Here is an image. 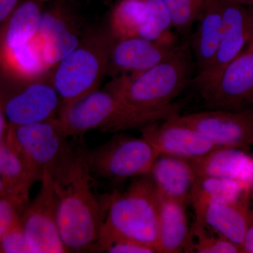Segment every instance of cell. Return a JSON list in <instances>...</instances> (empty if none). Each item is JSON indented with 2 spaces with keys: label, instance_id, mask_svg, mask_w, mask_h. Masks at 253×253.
Here are the masks:
<instances>
[{
  "label": "cell",
  "instance_id": "obj_10",
  "mask_svg": "<svg viewBox=\"0 0 253 253\" xmlns=\"http://www.w3.org/2000/svg\"><path fill=\"white\" fill-rule=\"evenodd\" d=\"M199 131L220 147L248 151L253 146V121L250 111L208 109L169 118Z\"/></svg>",
  "mask_w": 253,
  "mask_h": 253
},
{
  "label": "cell",
  "instance_id": "obj_34",
  "mask_svg": "<svg viewBox=\"0 0 253 253\" xmlns=\"http://www.w3.org/2000/svg\"><path fill=\"white\" fill-rule=\"evenodd\" d=\"M235 4L253 6V0H227Z\"/></svg>",
  "mask_w": 253,
  "mask_h": 253
},
{
  "label": "cell",
  "instance_id": "obj_8",
  "mask_svg": "<svg viewBox=\"0 0 253 253\" xmlns=\"http://www.w3.org/2000/svg\"><path fill=\"white\" fill-rule=\"evenodd\" d=\"M222 34L214 59L209 68L192 83L201 96L215 84L226 66L234 61L253 38V6L221 0Z\"/></svg>",
  "mask_w": 253,
  "mask_h": 253
},
{
  "label": "cell",
  "instance_id": "obj_30",
  "mask_svg": "<svg viewBox=\"0 0 253 253\" xmlns=\"http://www.w3.org/2000/svg\"><path fill=\"white\" fill-rule=\"evenodd\" d=\"M104 253H154L156 251L146 245L131 241V240H118L110 244Z\"/></svg>",
  "mask_w": 253,
  "mask_h": 253
},
{
  "label": "cell",
  "instance_id": "obj_22",
  "mask_svg": "<svg viewBox=\"0 0 253 253\" xmlns=\"http://www.w3.org/2000/svg\"><path fill=\"white\" fill-rule=\"evenodd\" d=\"M157 194V193H156ZM158 196V253L184 251L189 238L186 204Z\"/></svg>",
  "mask_w": 253,
  "mask_h": 253
},
{
  "label": "cell",
  "instance_id": "obj_14",
  "mask_svg": "<svg viewBox=\"0 0 253 253\" xmlns=\"http://www.w3.org/2000/svg\"><path fill=\"white\" fill-rule=\"evenodd\" d=\"M201 97L208 109L253 110V52L241 53Z\"/></svg>",
  "mask_w": 253,
  "mask_h": 253
},
{
  "label": "cell",
  "instance_id": "obj_31",
  "mask_svg": "<svg viewBox=\"0 0 253 253\" xmlns=\"http://www.w3.org/2000/svg\"><path fill=\"white\" fill-rule=\"evenodd\" d=\"M23 0H0V28Z\"/></svg>",
  "mask_w": 253,
  "mask_h": 253
},
{
  "label": "cell",
  "instance_id": "obj_7",
  "mask_svg": "<svg viewBox=\"0 0 253 253\" xmlns=\"http://www.w3.org/2000/svg\"><path fill=\"white\" fill-rule=\"evenodd\" d=\"M86 158L92 175L122 182L147 175L160 154L154 146L141 136L118 135L91 151Z\"/></svg>",
  "mask_w": 253,
  "mask_h": 253
},
{
  "label": "cell",
  "instance_id": "obj_35",
  "mask_svg": "<svg viewBox=\"0 0 253 253\" xmlns=\"http://www.w3.org/2000/svg\"><path fill=\"white\" fill-rule=\"evenodd\" d=\"M245 52H253V38L249 44H248L246 47L244 48L241 53Z\"/></svg>",
  "mask_w": 253,
  "mask_h": 253
},
{
  "label": "cell",
  "instance_id": "obj_24",
  "mask_svg": "<svg viewBox=\"0 0 253 253\" xmlns=\"http://www.w3.org/2000/svg\"><path fill=\"white\" fill-rule=\"evenodd\" d=\"M146 16L145 0H118L106 29L113 41L139 36Z\"/></svg>",
  "mask_w": 253,
  "mask_h": 253
},
{
  "label": "cell",
  "instance_id": "obj_26",
  "mask_svg": "<svg viewBox=\"0 0 253 253\" xmlns=\"http://www.w3.org/2000/svg\"><path fill=\"white\" fill-rule=\"evenodd\" d=\"M145 1L146 16L139 37L156 41L172 34V19L163 0Z\"/></svg>",
  "mask_w": 253,
  "mask_h": 253
},
{
  "label": "cell",
  "instance_id": "obj_3",
  "mask_svg": "<svg viewBox=\"0 0 253 253\" xmlns=\"http://www.w3.org/2000/svg\"><path fill=\"white\" fill-rule=\"evenodd\" d=\"M194 69V56L186 41L147 71L134 77L113 78L106 89L134 109H164L192 83Z\"/></svg>",
  "mask_w": 253,
  "mask_h": 253
},
{
  "label": "cell",
  "instance_id": "obj_5",
  "mask_svg": "<svg viewBox=\"0 0 253 253\" xmlns=\"http://www.w3.org/2000/svg\"><path fill=\"white\" fill-rule=\"evenodd\" d=\"M54 121L66 138H76L92 129L118 132L141 128L147 123L148 116L107 89H99L73 102L60 104Z\"/></svg>",
  "mask_w": 253,
  "mask_h": 253
},
{
  "label": "cell",
  "instance_id": "obj_9",
  "mask_svg": "<svg viewBox=\"0 0 253 253\" xmlns=\"http://www.w3.org/2000/svg\"><path fill=\"white\" fill-rule=\"evenodd\" d=\"M41 187L20 219L32 253H68L58 224V196L54 179L46 173Z\"/></svg>",
  "mask_w": 253,
  "mask_h": 253
},
{
  "label": "cell",
  "instance_id": "obj_27",
  "mask_svg": "<svg viewBox=\"0 0 253 253\" xmlns=\"http://www.w3.org/2000/svg\"><path fill=\"white\" fill-rule=\"evenodd\" d=\"M204 229L190 231L189 241L184 250L186 253H244L239 246L231 241L218 236H209Z\"/></svg>",
  "mask_w": 253,
  "mask_h": 253
},
{
  "label": "cell",
  "instance_id": "obj_37",
  "mask_svg": "<svg viewBox=\"0 0 253 253\" xmlns=\"http://www.w3.org/2000/svg\"><path fill=\"white\" fill-rule=\"evenodd\" d=\"M3 191V183L2 181H1V178H0V194L2 193Z\"/></svg>",
  "mask_w": 253,
  "mask_h": 253
},
{
  "label": "cell",
  "instance_id": "obj_20",
  "mask_svg": "<svg viewBox=\"0 0 253 253\" xmlns=\"http://www.w3.org/2000/svg\"><path fill=\"white\" fill-rule=\"evenodd\" d=\"M249 201L250 194L234 201L211 205L204 213L203 226H210L218 235L229 240L243 250L252 212Z\"/></svg>",
  "mask_w": 253,
  "mask_h": 253
},
{
  "label": "cell",
  "instance_id": "obj_11",
  "mask_svg": "<svg viewBox=\"0 0 253 253\" xmlns=\"http://www.w3.org/2000/svg\"><path fill=\"white\" fill-rule=\"evenodd\" d=\"M9 84L13 86L11 93H0L10 126L44 122L56 117L61 99L50 76L22 84Z\"/></svg>",
  "mask_w": 253,
  "mask_h": 253
},
{
  "label": "cell",
  "instance_id": "obj_16",
  "mask_svg": "<svg viewBox=\"0 0 253 253\" xmlns=\"http://www.w3.org/2000/svg\"><path fill=\"white\" fill-rule=\"evenodd\" d=\"M50 71L38 36L23 45L0 53V75L8 84L49 78Z\"/></svg>",
  "mask_w": 253,
  "mask_h": 253
},
{
  "label": "cell",
  "instance_id": "obj_4",
  "mask_svg": "<svg viewBox=\"0 0 253 253\" xmlns=\"http://www.w3.org/2000/svg\"><path fill=\"white\" fill-rule=\"evenodd\" d=\"M113 42L106 28L86 31L77 47L52 68L50 80L61 104L73 102L99 89L107 75Z\"/></svg>",
  "mask_w": 253,
  "mask_h": 253
},
{
  "label": "cell",
  "instance_id": "obj_19",
  "mask_svg": "<svg viewBox=\"0 0 253 253\" xmlns=\"http://www.w3.org/2000/svg\"><path fill=\"white\" fill-rule=\"evenodd\" d=\"M197 30L189 40L196 73L199 76L209 68L220 43L223 29L221 0H206Z\"/></svg>",
  "mask_w": 253,
  "mask_h": 253
},
{
  "label": "cell",
  "instance_id": "obj_12",
  "mask_svg": "<svg viewBox=\"0 0 253 253\" xmlns=\"http://www.w3.org/2000/svg\"><path fill=\"white\" fill-rule=\"evenodd\" d=\"M50 1L43 9L37 36L41 42L44 59L52 69L77 47L84 33L77 14L67 0Z\"/></svg>",
  "mask_w": 253,
  "mask_h": 253
},
{
  "label": "cell",
  "instance_id": "obj_17",
  "mask_svg": "<svg viewBox=\"0 0 253 253\" xmlns=\"http://www.w3.org/2000/svg\"><path fill=\"white\" fill-rule=\"evenodd\" d=\"M149 175L158 196L185 204L197 178L190 161L166 155H160Z\"/></svg>",
  "mask_w": 253,
  "mask_h": 253
},
{
  "label": "cell",
  "instance_id": "obj_2",
  "mask_svg": "<svg viewBox=\"0 0 253 253\" xmlns=\"http://www.w3.org/2000/svg\"><path fill=\"white\" fill-rule=\"evenodd\" d=\"M106 216L94 252L104 253L114 241L131 240L158 253V199L149 174L134 178L123 192L103 199Z\"/></svg>",
  "mask_w": 253,
  "mask_h": 253
},
{
  "label": "cell",
  "instance_id": "obj_33",
  "mask_svg": "<svg viewBox=\"0 0 253 253\" xmlns=\"http://www.w3.org/2000/svg\"><path fill=\"white\" fill-rule=\"evenodd\" d=\"M6 118L5 116L4 109H3L2 99L0 93V145L6 143V136H7V126H6Z\"/></svg>",
  "mask_w": 253,
  "mask_h": 253
},
{
  "label": "cell",
  "instance_id": "obj_6",
  "mask_svg": "<svg viewBox=\"0 0 253 253\" xmlns=\"http://www.w3.org/2000/svg\"><path fill=\"white\" fill-rule=\"evenodd\" d=\"M67 139L54 118L24 126H9L6 142L40 181L46 173L54 176L73 152L75 146Z\"/></svg>",
  "mask_w": 253,
  "mask_h": 253
},
{
  "label": "cell",
  "instance_id": "obj_25",
  "mask_svg": "<svg viewBox=\"0 0 253 253\" xmlns=\"http://www.w3.org/2000/svg\"><path fill=\"white\" fill-rule=\"evenodd\" d=\"M172 19L173 28L181 35L189 34L204 12L206 0H163Z\"/></svg>",
  "mask_w": 253,
  "mask_h": 253
},
{
  "label": "cell",
  "instance_id": "obj_36",
  "mask_svg": "<svg viewBox=\"0 0 253 253\" xmlns=\"http://www.w3.org/2000/svg\"><path fill=\"white\" fill-rule=\"evenodd\" d=\"M252 200L253 203V184L251 188V191H250V201Z\"/></svg>",
  "mask_w": 253,
  "mask_h": 253
},
{
  "label": "cell",
  "instance_id": "obj_15",
  "mask_svg": "<svg viewBox=\"0 0 253 253\" xmlns=\"http://www.w3.org/2000/svg\"><path fill=\"white\" fill-rule=\"evenodd\" d=\"M141 136L153 145L160 155L194 161L209 154L218 146L199 131L171 120L141 128Z\"/></svg>",
  "mask_w": 253,
  "mask_h": 253
},
{
  "label": "cell",
  "instance_id": "obj_18",
  "mask_svg": "<svg viewBox=\"0 0 253 253\" xmlns=\"http://www.w3.org/2000/svg\"><path fill=\"white\" fill-rule=\"evenodd\" d=\"M190 162L197 176L243 181L251 186L253 184V157L245 150L218 147Z\"/></svg>",
  "mask_w": 253,
  "mask_h": 253
},
{
  "label": "cell",
  "instance_id": "obj_1",
  "mask_svg": "<svg viewBox=\"0 0 253 253\" xmlns=\"http://www.w3.org/2000/svg\"><path fill=\"white\" fill-rule=\"evenodd\" d=\"M86 150L76 146L52 176L58 196V224L68 253L94 252L106 207L92 191Z\"/></svg>",
  "mask_w": 253,
  "mask_h": 253
},
{
  "label": "cell",
  "instance_id": "obj_32",
  "mask_svg": "<svg viewBox=\"0 0 253 253\" xmlns=\"http://www.w3.org/2000/svg\"><path fill=\"white\" fill-rule=\"evenodd\" d=\"M244 253H253V211L251 212L249 226L243 243Z\"/></svg>",
  "mask_w": 253,
  "mask_h": 253
},
{
  "label": "cell",
  "instance_id": "obj_13",
  "mask_svg": "<svg viewBox=\"0 0 253 253\" xmlns=\"http://www.w3.org/2000/svg\"><path fill=\"white\" fill-rule=\"evenodd\" d=\"M177 45L172 33L156 41L138 36L113 41L107 75L113 78L134 77L162 61Z\"/></svg>",
  "mask_w": 253,
  "mask_h": 253
},
{
  "label": "cell",
  "instance_id": "obj_29",
  "mask_svg": "<svg viewBox=\"0 0 253 253\" xmlns=\"http://www.w3.org/2000/svg\"><path fill=\"white\" fill-rule=\"evenodd\" d=\"M18 209L14 203L0 195V240L19 220Z\"/></svg>",
  "mask_w": 253,
  "mask_h": 253
},
{
  "label": "cell",
  "instance_id": "obj_39",
  "mask_svg": "<svg viewBox=\"0 0 253 253\" xmlns=\"http://www.w3.org/2000/svg\"><path fill=\"white\" fill-rule=\"evenodd\" d=\"M44 1H49V0H44Z\"/></svg>",
  "mask_w": 253,
  "mask_h": 253
},
{
  "label": "cell",
  "instance_id": "obj_38",
  "mask_svg": "<svg viewBox=\"0 0 253 253\" xmlns=\"http://www.w3.org/2000/svg\"><path fill=\"white\" fill-rule=\"evenodd\" d=\"M250 113H251V117H252L253 121V110H251L250 111Z\"/></svg>",
  "mask_w": 253,
  "mask_h": 253
},
{
  "label": "cell",
  "instance_id": "obj_21",
  "mask_svg": "<svg viewBox=\"0 0 253 253\" xmlns=\"http://www.w3.org/2000/svg\"><path fill=\"white\" fill-rule=\"evenodd\" d=\"M251 186L243 181L197 176L191 191L195 221L191 230L203 229V219L207 208L216 203L234 201L250 194Z\"/></svg>",
  "mask_w": 253,
  "mask_h": 253
},
{
  "label": "cell",
  "instance_id": "obj_28",
  "mask_svg": "<svg viewBox=\"0 0 253 253\" xmlns=\"http://www.w3.org/2000/svg\"><path fill=\"white\" fill-rule=\"evenodd\" d=\"M0 251L6 253H32L20 219L0 240Z\"/></svg>",
  "mask_w": 253,
  "mask_h": 253
},
{
  "label": "cell",
  "instance_id": "obj_23",
  "mask_svg": "<svg viewBox=\"0 0 253 253\" xmlns=\"http://www.w3.org/2000/svg\"><path fill=\"white\" fill-rule=\"evenodd\" d=\"M44 0H23L0 28V53L26 44L38 36Z\"/></svg>",
  "mask_w": 253,
  "mask_h": 253
}]
</instances>
